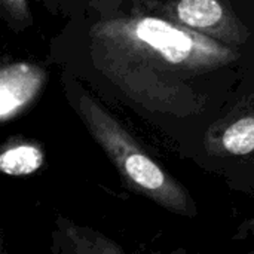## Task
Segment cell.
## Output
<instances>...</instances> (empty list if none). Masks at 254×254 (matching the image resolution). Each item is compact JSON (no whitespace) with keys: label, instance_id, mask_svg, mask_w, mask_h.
<instances>
[{"label":"cell","instance_id":"obj_4","mask_svg":"<svg viewBox=\"0 0 254 254\" xmlns=\"http://www.w3.org/2000/svg\"><path fill=\"white\" fill-rule=\"evenodd\" d=\"M179 18L195 28H207L217 24L223 9L216 0H182L177 4Z\"/></svg>","mask_w":254,"mask_h":254},{"label":"cell","instance_id":"obj_2","mask_svg":"<svg viewBox=\"0 0 254 254\" xmlns=\"http://www.w3.org/2000/svg\"><path fill=\"white\" fill-rule=\"evenodd\" d=\"M135 36L173 63H185L193 51V37L158 18H143L135 25Z\"/></svg>","mask_w":254,"mask_h":254},{"label":"cell","instance_id":"obj_1","mask_svg":"<svg viewBox=\"0 0 254 254\" xmlns=\"http://www.w3.org/2000/svg\"><path fill=\"white\" fill-rule=\"evenodd\" d=\"M82 110L85 112L94 137L104 146L113 158L118 168L141 190L162 204H179L180 190L171 185L165 173L128 137V134L106 116L101 109L94 106L89 98L83 97Z\"/></svg>","mask_w":254,"mask_h":254},{"label":"cell","instance_id":"obj_3","mask_svg":"<svg viewBox=\"0 0 254 254\" xmlns=\"http://www.w3.org/2000/svg\"><path fill=\"white\" fill-rule=\"evenodd\" d=\"M1 119L6 121L19 107H22L37 91L40 74L28 65H10L1 71Z\"/></svg>","mask_w":254,"mask_h":254},{"label":"cell","instance_id":"obj_6","mask_svg":"<svg viewBox=\"0 0 254 254\" xmlns=\"http://www.w3.org/2000/svg\"><path fill=\"white\" fill-rule=\"evenodd\" d=\"M223 146L232 155H247L254 150V118H243L223 134Z\"/></svg>","mask_w":254,"mask_h":254},{"label":"cell","instance_id":"obj_5","mask_svg":"<svg viewBox=\"0 0 254 254\" xmlns=\"http://www.w3.org/2000/svg\"><path fill=\"white\" fill-rule=\"evenodd\" d=\"M43 155L36 146H15L4 150L0 156V168L9 176H24L40 168Z\"/></svg>","mask_w":254,"mask_h":254}]
</instances>
